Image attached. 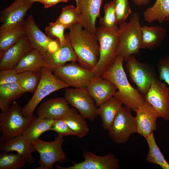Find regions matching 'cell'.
<instances>
[{"mask_svg": "<svg viewBox=\"0 0 169 169\" xmlns=\"http://www.w3.org/2000/svg\"><path fill=\"white\" fill-rule=\"evenodd\" d=\"M68 28L69 31L66 36L77 56L79 64L92 70L98 61L100 52V45L95 35L79 23Z\"/></svg>", "mask_w": 169, "mask_h": 169, "instance_id": "6da1fadb", "label": "cell"}, {"mask_svg": "<svg viewBox=\"0 0 169 169\" xmlns=\"http://www.w3.org/2000/svg\"><path fill=\"white\" fill-rule=\"evenodd\" d=\"M123 61L121 57H117L101 77L110 81L116 87L118 90L113 96L125 106L135 111L145 102L144 96L129 83L123 68Z\"/></svg>", "mask_w": 169, "mask_h": 169, "instance_id": "7a4b0ae2", "label": "cell"}, {"mask_svg": "<svg viewBox=\"0 0 169 169\" xmlns=\"http://www.w3.org/2000/svg\"><path fill=\"white\" fill-rule=\"evenodd\" d=\"M119 25L117 57H121L126 62L132 54H138L141 49L142 26L139 13H134L130 16L128 22L125 21Z\"/></svg>", "mask_w": 169, "mask_h": 169, "instance_id": "3957f363", "label": "cell"}, {"mask_svg": "<svg viewBox=\"0 0 169 169\" xmlns=\"http://www.w3.org/2000/svg\"><path fill=\"white\" fill-rule=\"evenodd\" d=\"M95 34L99 43L100 52L98 61L92 70L95 76L101 77L117 58L118 27L107 28L100 26L96 28Z\"/></svg>", "mask_w": 169, "mask_h": 169, "instance_id": "277c9868", "label": "cell"}, {"mask_svg": "<svg viewBox=\"0 0 169 169\" xmlns=\"http://www.w3.org/2000/svg\"><path fill=\"white\" fill-rule=\"evenodd\" d=\"M23 110L17 102L14 101L8 111L1 113L0 142L22 135L34 116H24Z\"/></svg>", "mask_w": 169, "mask_h": 169, "instance_id": "5b68a950", "label": "cell"}, {"mask_svg": "<svg viewBox=\"0 0 169 169\" xmlns=\"http://www.w3.org/2000/svg\"><path fill=\"white\" fill-rule=\"evenodd\" d=\"M40 71L41 77L36 89L32 98L23 108V114L26 117L33 115L36 107L47 95L57 90L69 87L46 67H43Z\"/></svg>", "mask_w": 169, "mask_h": 169, "instance_id": "8992f818", "label": "cell"}, {"mask_svg": "<svg viewBox=\"0 0 169 169\" xmlns=\"http://www.w3.org/2000/svg\"><path fill=\"white\" fill-rule=\"evenodd\" d=\"M64 136L58 135L52 141H45L38 138L32 145L35 151L40 157L38 163L39 166L36 169H51L57 162L64 163L67 160L62 148L64 141Z\"/></svg>", "mask_w": 169, "mask_h": 169, "instance_id": "52a82bcc", "label": "cell"}, {"mask_svg": "<svg viewBox=\"0 0 169 169\" xmlns=\"http://www.w3.org/2000/svg\"><path fill=\"white\" fill-rule=\"evenodd\" d=\"M23 25L31 49L37 50L44 55L54 52L59 46L58 39L49 37L39 28L33 15H28L23 20Z\"/></svg>", "mask_w": 169, "mask_h": 169, "instance_id": "ba28073f", "label": "cell"}, {"mask_svg": "<svg viewBox=\"0 0 169 169\" xmlns=\"http://www.w3.org/2000/svg\"><path fill=\"white\" fill-rule=\"evenodd\" d=\"M108 131V136L114 143H126L131 135L137 133L136 118L132 115L131 110L122 106Z\"/></svg>", "mask_w": 169, "mask_h": 169, "instance_id": "9c48e42d", "label": "cell"}, {"mask_svg": "<svg viewBox=\"0 0 169 169\" xmlns=\"http://www.w3.org/2000/svg\"><path fill=\"white\" fill-rule=\"evenodd\" d=\"M53 73L69 86L77 88H86L95 76L92 70L84 68L76 61L66 63L56 69Z\"/></svg>", "mask_w": 169, "mask_h": 169, "instance_id": "30bf717a", "label": "cell"}, {"mask_svg": "<svg viewBox=\"0 0 169 169\" xmlns=\"http://www.w3.org/2000/svg\"><path fill=\"white\" fill-rule=\"evenodd\" d=\"M64 98L69 104L75 108L85 119L95 120L97 107L86 88H68L64 90Z\"/></svg>", "mask_w": 169, "mask_h": 169, "instance_id": "8fae6325", "label": "cell"}, {"mask_svg": "<svg viewBox=\"0 0 169 169\" xmlns=\"http://www.w3.org/2000/svg\"><path fill=\"white\" fill-rule=\"evenodd\" d=\"M125 66L131 81L140 93L145 95L153 81L157 79L155 72L147 64L137 60L134 55L128 60Z\"/></svg>", "mask_w": 169, "mask_h": 169, "instance_id": "7c38bea8", "label": "cell"}, {"mask_svg": "<svg viewBox=\"0 0 169 169\" xmlns=\"http://www.w3.org/2000/svg\"><path fill=\"white\" fill-rule=\"evenodd\" d=\"M144 99L152 106L159 117L169 120V88L165 84L157 79L154 80Z\"/></svg>", "mask_w": 169, "mask_h": 169, "instance_id": "4fadbf2b", "label": "cell"}, {"mask_svg": "<svg viewBox=\"0 0 169 169\" xmlns=\"http://www.w3.org/2000/svg\"><path fill=\"white\" fill-rule=\"evenodd\" d=\"M84 160L74 163L73 165L63 167L57 164L58 169H118L120 167L119 159L115 156L108 153L104 156L95 155L90 151L84 150L82 154Z\"/></svg>", "mask_w": 169, "mask_h": 169, "instance_id": "5bb4252c", "label": "cell"}, {"mask_svg": "<svg viewBox=\"0 0 169 169\" xmlns=\"http://www.w3.org/2000/svg\"><path fill=\"white\" fill-rule=\"evenodd\" d=\"M33 4L26 0H15L9 6L1 11L0 34L22 22L28 11Z\"/></svg>", "mask_w": 169, "mask_h": 169, "instance_id": "9a60e30c", "label": "cell"}, {"mask_svg": "<svg viewBox=\"0 0 169 169\" xmlns=\"http://www.w3.org/2000/svg\"><path fill=\"white\" fill-rule=\"evenodd\" d=\"M103 0H78L76 7L79 11V23L91 33L95 34V22L100 17Z\"/></svg>", "mask_w": 169, "mask_h": 169, "instance_id": "2e32d148", "label": "cell"}, {"mask_svg": "<svg viewBox=\"0 0 169 169\" xmlns=\"http://www.w3.org/2000/svg\"><path fill=\"white\" fill-rule=\"evenodd\" d=\"M135 111L137 133L146 138L156 130V120L159 116L152 106L146 102Z\"/></svg>", "mask_w": 169, "mask_h": 169, "instance_id": "e0dca14e", "label": "cell"}, {"mask_svg": "<svg viewBox=\"0 0 169 169\" xmlns=\"http://www.w3.org/2000/svg\"><path fill=\"white\" fill-rule=\"evenodd\" d=\"M67 38V41L64 44H60L54 52L44 55L45 61V67L53 72L67 62L78 61L77 56Z\"/></svg>", "mask_w": 169, "mask_h": 169, "instance_id": "ac0fdd59", "label": "cell"}, {"mask_svg": "<svg viewBox=\"0 0 169 169\" xmlns=\"http://www.w3.org/2000/svg\"><path fill=\"white\" fill-rule=\"evenodd\" d=\"M97 107L114 95L117 89L109 80L95 76L86 88Z\"/></svg>", "mask_w": 169, "mask_h": 169, "instance_id": "d6986e66", "label": "cell"}, {"mask_svg": "<svg viewBox=\"0 0 169 169\" xmlns=\"http://www.w3.org/2000/svg\"><path fill=\"white\" fill-rule=\"evenodd\" d=\"M31 49L29 42L25 34L0 58V70L13 68L21 58Z\"/></svg>", "mask_w": 169, "mask_h": 169, "instance_id": "ffe728a7", "label": "cell"}, {"mask_svg": "<svg viewBox=\"0 0 169 169\" xmlns=\"http://www.w3.org/2000/svg\"><path fill=\"white\" fill-rule=\"evenodd\" d=\"M64 98L57 97L48 99L39 106L36 113L38 117L44 119H62L69 106Z\"/></svg>", "mask_w": 169, "mask_h": 169, "instance_id": "44dd1931", "label": "cell"}, {"mask_svg": "<svg viewBox=\"0 0 169 169\" xmlns=\"http://www.w3.org/2000/svg\"><path fill=\"white\" fill-rule=\"evenodd\" d=\"M0 150L4 152L16 151L24 159L27 163L34 162L35 158L32 154L35 151L33 145L28 143L22 135L0 142Z\"/></svg>", "mask_w": 169, "mask_h": 169, "instance_id": "7402d4cb", "label": "cell"}, {"mask_svg": "<svg viewBox=\"0 0 169 169\" xmlns=\"http://www.w3.org/2000/svg\"><path fill=\"white\" fill-rule=\"evenodd\" d=\"M141 30V49L153 50L161 46L166 34L165 28L158 26H143Z\"/></svg>", "mask_w": 169, "mask_h": 169, "instance_id": "603a6c76", "label": "cell"}, {"mask_svg": "<svg viewBox=\"0 0 169 169\" xmlns=\"http://www.w3.org/2000/svg\"><path fill=\"white\" fill-rule=\"evenodd\" d=\"M123 104L113 96L99 107L97 114L100 117L104 129L108 131Z\"/></svg>", "mask_w": 169, "mask_h": 169, "instance_id": "cb8c5ba5", "label": "cell"}, {"mask_svg": "<svg viewBox=\"0 0 169 169\" xmlns=\"http://www.w3.org/2000/svg\"><path fill=\"white\" fill-rule=\"evenodd\" d=\"M54 120L34 116L23 131L22 136L28 143L33 144L43 133L50 131Z\"/></svg>", "mask_w": 169, "mask_h": 169, "instance_id": "d4e9b609", "label": "cell"}, {"mask_svg": "<svg viewBox=\"0 0 169 169\" xmlns=\"http://www.w3.org/2000/svg\"><path fill=\"white\" fill-rule=\"evenodd\" d=\"M45 66L44 55L37 50L31 49L13 69L18 73L26 71L40 70Z\"/></svg>", "mask_w": 169, "mask_h": 169, "instance_id": "484cf974", "label": "cell"}, {"mask_svg": "<svg viewBox=\"0 0 169 169\" xmlns=\"http://www.w3.org/2000/svg\"><path fill=\"white\" fill-rule=\"evenodd\" d=\"M62 119L75 136L82 138L87 135L90 130L87 122L75 108L69 107Z\"/></svg>", "mask_w": 169, "mask_h": 169, "instance_id": "4316f807", "label": "cell"}, {"mask_svg": "<svg viewBox=\"0 0 169 169\" xmlns=\"http://www.w3.org/2000/svg\"><path fill=\"white\" fill-rule=\"evenodd\" d=\"M145 20L149 23L157 21L163 23L169 19V0H156L153 5L143 12Z\"/></svg>", "mask_w": 169, "mask_h": 169, "instance_id": "83f0119b", "label": "cell"}, {"mask_svg": "<svg viewBox=\"0 0 169 169\" xmlns=\"http://www.w3.org/2000/svg\"><path fill=\"white\" fill-rule=\"evenodd\" d=\"M23 22L7 32L0 34V58L8 49L25 35Z\"/></svg>", "mask_w": 169, "mask_h": 169, "instance_id": "f1b7e54d", "label": "cell"}, {"mask_svg": "<svg viewBox=\"0 0 169 169\" xmlns=\"http://www.w3.org/2000/svg\"><path fill=\"white\" fill-rule=\"evenodd\" d=\"M145 139L149 148L146 156L147 161L160 166L163 169H169V164L166 161L156 144L153 133Z\"/></svg>", "mask_w": 169, "mask_h": 169, "instance_id": "f546056e", "label": "cell"}, {"mask_svg": "<svg viewBox=\"0 0 169 169\" xmlns=\"http://www.w3.org/2000/svg\"><path fill=\"white\" fill-rule=\"evenodd\" d=\"M41 75L40 70L29 71L18 73V82L25 92L34 93L39 83Z\"/></svg>", "mask_w": 169, "mask_h": 169, "instance_id": "4dcf8cb0", "label": "cell"}, {"mask_svg": "<svg viewBox=\"0 0 169 169\" xmlns=\"http://www.w3.org/2000/svg\"><path fill=\"white\" fill-rule=\"evenodd\" d=\"M18 153L1 151L0 153V169H20L27 164Z\"/></svg>", "mask_w": 169, "mask_h": 169, "instance_id": "1f68e13d", "label": "cell"}, {"mask_svg": "<svg viewBox=\"0 0 169 169\" xmlns=\"http://www.w3.org/2000/svg\"><path fill=\"white\" fill-rule=\"evenodd\" d=\"M25 92L18 82L0 85V98L10 104Z\"/></svg>", "mask_w": 169, "mask_h": 169, "instance_id": "d6a6232c", "label": "cell"}, {"mask_svg": "<svg viewBox=\"0 0 169 169\" xmlns=\"http://www.w3.org/2000/svg\"><path fill=\"white\" fill-rule=\"evenodd\" d=\"M79 13L77 7L67 5L62 8L61 12L55 21L66 26L68 28L79 23Z\"/></svg>", "mask_w": 169, "mask_h": 169, "instance_id": "836d02e7", "label": "cell"}, {"mask_svg": "<svg viewBox=\"0 0 169 169\" xmlns=\"http://www.w3.org/2000/svg\"><path fill=\"white\" fill-rule=\"evenodd\" d=\"M68 28L65 25L56 22H52L45 28V34L49 37L58 39L61 45L64 44L68 38L64 34L65 30Z\"/></svg>", "mask_w": 169, "mask_h": 169, "instance_id": "e575fe53", "label": "cell"}, {"mask_svg": "<svg viewBox=\"0 0 169 169\" xmlns=\"http://www.w3.org/2000/svg\"><path fill=\"white\" fill-rule=\"evenodd\" d=\"M104 8V15L100 19V26L107 28L117 26L113 1L105 4Z\"/></svg>", "mask_w": 169, "mask_h": 169, "instance_id": "d590c367", "label": "cell"}, {"mask_svg": "<svg viewBox=\"0 0 169 169\" xmlns=\"http://www.w3.org/2000/svg\"><path fill=\"white\" fill-rule=\"evenodd\" d=\"M114 4L116 22L119 25L125 22L131 13V11L128 0H113Z\"/></svg>", "mask_w": 169, "mask_h": 169, "instance_id": "8d00e7d4", "label": "cell"}, {"mask_svg": "<svg viewBox=\"0 0 169 169\" xmlns=\"http://www.w3.org/2000/svg\"><path fill=\"white\" fill-rule=\"evenodd\" d=\"M50 131L55 132L58 135L63 136H75L74 132L69 128L63 119L54 120Z\"/></svg>", "mask_w": 169, "mask_h": 169, "instance_id": "74e56055", "label": "cell"}, {"mask_svg": "<svg viewBox=\"0 0 169 169\" xmlns=\"http://www.w3.org/2000/svg\"><path fill=\"white\" fill-rule=\"evenodd\" d=\"M157 66L160 80L164 81L169 85V55L159 59Z\"/></svg>", "mask_w": 169, "mask_h": 169, "instance_id": "f35d334b", "label": "cell"}, {"mask_svg": "<svg viewBox=\"0 0 169 169\" xmlns=\"http://www.w3.org/2000/svg\"><path fill=\"white\" fill-rule=\"evenodd\" d=\"M18 81V73L13 69H3L0 71V85Z\"/></svg>", "mask_w": 169, "mask_h": 169, "instance_id": "ab89813d", "label": "cell"}, {"mask_svg": "<svg viewBox=\"0 0 169 169\" xmlns=\"http://www.w3.org/2000/svg\"><path fill=\"white\" fill-rule=\"evenodd\" d=\"M69 0H46L43 4L45 8L54 6L60 2H67Z\"/></svg>", "mask_w": 169, "mask_h": 169, "instance_id": "60d3db41", "label": "cell"}, {"mask_svg": "<svg viewBox=\"0 0 169 169\" xmlns=\"http://www.w3.org/2000/svg\"><path fill=\"white\" fill-rule=\"evenodd\" d=\"M10 106V103L0 98V108L1 112H4L8 111Z\"/></svg>", "mask_w": 169, "mask_h": 169, "instance_id": "b9f144b4", "label": "cell"}, {"mask_svg": "<svg viewBox=\"0 0 169 169\" xmlns=\"http://www.w3.org/2000/svg\"><path fill=\"white\" fill-rule=\"evenodd\" d=\"M135 4L138 6H141L148 4L150 3V0H133Z\"/></svg>", "mask_w": 169, "mask_h": 169, "instance_id": "7bdbcfd3", "label": "cell"}, {"mask_svg": "<svg viewBox=\"0 0 169 169\" xmlns=\"http://www.w3.org/2000/svg\"><path fill=\"white\" fill-rule=\"evenodd\" d=\"M26 1L29 3H33L36 2H38L41 3L42 4L44 3V2L46 0H26Z\"/></svg>", "mask_w": 169, "mask_h": 169, "instance_id": "ee69618b", "label": "cell"}, {"mask_svg": "<svg viewBox=\"0 0 169 169\" xmlns=\"http://www.w3.org/2000/svg\"><path fill=\"white\" fill-rule=\"evenodd\" d=\"M76 2V4H77L78 3V0H75Z\"/></svg>", "mask_w": 169, "mask_h": 169, "instance_id": "f6af8a7d", "label": "cell"}]
</instances>
